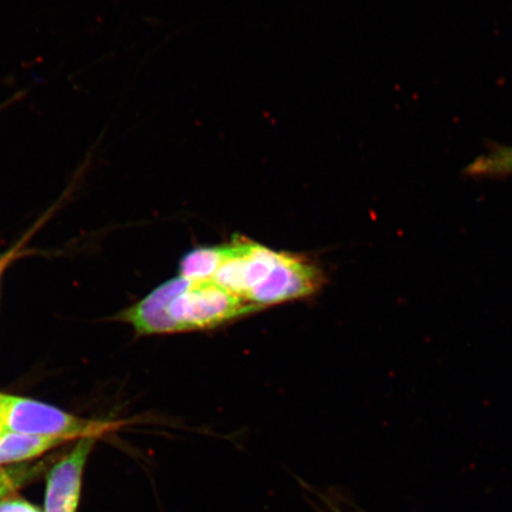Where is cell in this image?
Segmentation results:
<instances>
[{"label": "cell", "instance_id": "6da1fadb", "mask_svg": "<svg viewBox=\"0 0 512 512\" xmlns=\"http://www.w3.org/2000/svg\"><path fill=\"white\" fill-rule=\"evenodd\" d=\"M211 281L261 309L311 296L322 287L323 273L303 256L235 236L220 246V264Z\"/></svg>", "mask_w": 512, "mask_h": 512}, {"label": "cell", "instance_id": "7a4b0ae2", "mask_svg": "<svg viewBox=\"0 0 512 512\" xmlns=\"http://www.w3.org/2000/svg\"><path fill=\"white\" fill-rule=\"evenodd\" d=\"M259 310L215 281L178 277L158 286L120 318L140 335H163L214 328Z\"/></svg>", "mask_w": 512, "mask_h": 512}, {"label": "cell", "instance_id": "3957f363", "mask_svg": "<svg viewBox=\"0 0 512 512\" xmlns=\"http://www.w3.org/2000/svg\"><path fill=\"white\" fill-rule=\"evenodd\" d=\"M3 416L6 432L70 441L96 438L113 427L105 421L78 418L47 403L6 394H3Z\"/></svg>", "mask_w": 512, "mask_h": 512}, {"label": "cell", "instance_id": "277c9868", "mask_svg": "<svg viewBox=\"0 0 512 512\" xmlns=\"http://www.w3.org/2000/svg\"><path fill=\"white\" fill-rule=\"evenodd\" d=\"M95 437L81 438L72 451L49 472L44 512H76L79 507L83 471Z\"/></svg>", "mask_w": 512, "mask_h": 512}, {"label": "cell", "instance_id": "5b68a950", "mask_svg": "<svg viewBox=\"0 0 512 512\" xmlns=\"http://www.w3.org/2000/svg\"><path fill=\"white\" fill-rule=\"evenodd\" d=\"M69 441L61 438L6 432L0 437V465L28 462V460L40 457L56 447L68 444Z\"/></svg>", "mask_w": 512, "mask_h": 512}, {"label": "cell", "instance_id": "8992f818", "mask_svg": "<svg viewBox=\"0 0 512 512\" xmlns=\"http://www.w3.org/2000/svg\"><path fill=\"white\" fill-rule=\"evenodd\" d=\"M473 177H507L512 175V146L495 145L465 169Z\"/></svg>", "mask_w": 512, "mask_h": 512}, {"label": "cell", "instance_id": "52a82bcc", "mask_svg": "<svg viewBox=\"0 0 512 512\" xmlns=\"http://www.w3.org/2000/svg\"><path fill=\"white\" fill-rule=\"evenodd\" d=\"M305 492V499L317 512H366L356 507L350 499L335 490H319L309 484L300 482Z\"/></svg>", "mask_w": 512, "mask_h": 512}, {"label": "cell", "instance_id": "ba28073f", "mask_svg": "<svg viewBox=\"0 0 512 512\" xmlns=\"http://www.w3.org/2000/svg\"><path fill=\"white\" fill-rule=\"evenodd\" d=\"M43 469L44 463L35 465L24 463L0 470V502L40 476Z\"/></svg>", "mask_w": 512, "mask_h": 512}, {"label": "cell", "instance_id": "9c48e42d", "mask_svg": "<svg viewBox=\"0 0 512 512\" xmlns=\"http://www.w3.org/2000/svg\"><path fill=\"white\" fill-rule=\"evenodd\" d=\"M0 512H42L40 509L36 508L35 505H32L28 502L23 501V499H9L6 498L4 501L0 502Z\"/></svg>", "mask_w": 512, "mask_h": 512}, {"label": "cell", "instance_id": "30bf717a", "mask_svg": "<svg viewBox=\"0 0 512 512\" xmlns=\"http://www.w3.org/2000/svg\"><path fill=\"white\" fill-rule=\"evenodd\" d=\"M6 433L3 416V394L0 393V437Z\"/></svg>", "mask_w": 512, "mask_h": 512}]
</instances>
